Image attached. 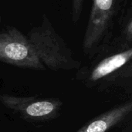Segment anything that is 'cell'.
<instances>
[{"mask_svg": "<svg viewBox=\"0 0 132 132\" xmlns=\"http://www.w3.org/2000/svg\"><path fill=\"white\" fill-rule=\"evenodd\" d=\"M26 36L46 69L69 71L80 68L81 63L74 57L72 50L56 31L47 15H43L41 23L32 28Z\"/></svg>", "mask_w": 132, "mask_h": 132, "instance_id": "1", "label": "cell"}, {"mask_svg": "<svg viewBox=\"0 0 132 132\" xmlns=\"http://www.w3.org/2000/svg\"><path fill=\"white\" fill-rule=\"evenodd\" d=\"M121 0H93L82 49L85 56L95 57L113 40V30Z\"/></svg>", "mask_w": 132, "mask_h": 132, "instance_id": "2", "label": "cell"}, {"mask_svg": "<svg viewBox=\"0 0 132 132\" xmlns=\"http://www.w3.org/2000/svg\"><path fill=\"white\" fill-rule=\"evenodd\" d=\"M0 62L23 69L46 70L27 36L12 26H6L0 31Z\"/></svg>", "mask_w": 132, "mask_h": 132, "instance_id": "3", "label": "cell"}, {"mask_svg": "<svg viewBox=\"0 0 132 132\" xmlns=\"http://www.w3.org/2000/svg\"><path fill=\"white\" fill-rule=\"evenodd\" d=\"M0 104L22 119L31 123L46 122L56 118L63 106L58 98H40L0 94Z\"/></svg>", "mask_w": 132, "mask_h": 132, "instance_id": "4", "label": "cell"}, {"mask_svg": "<svg viewBox=\"0 0 132 132\" xmlns=\"http://www.w3.org/2000/svg\"><path fill=\"white\" fill-rule=\"evenodd\" d=\"M114 52H110L108 55L107 51L104 50L97 55L103 56L102 58L97 56V61L90 67H84L81 68L76 78L82 80L88 87H92L102 80L116 76L121 70H124L128 65H131L132 59L131 46H126L121 45L118 41Z\"/></svg>", "mask_w": 132, "mask_h": 132, "instance_id": "5", "label": "cell"}, {"mask_svg": "<svg viewBox=\"0 0 132 132\" xmlns=\"http://www.w3.org/2000/svg\"><path fill=\"white\" fill-rule=\"evenodd\" d=\"M131 111V101L124 102L89 121L76 132H108L125 121Z\"/></svg>", "mask_w": 132, "mask_h": 132, "instance_id": "6", "label": "cell"}, {"mask_svg": "<svg viewBox=\"0 0 132 132\" xmlns=\"http://www.w3.org/2000/svg\"><path fill=\"white\" fill-rule=\"evenodd\" d=\"M122 20L121 21V36L120 39L122 43L126 44L128 46H131L132 43V18L131 9L128 10V14L122 17Z\"/></svg>", "mask_w": 132, "mask_h": 132, "instance_id": "7", "label": "cell"}, {"mask_svg": "<svg viewBox=\"0 0 132 132\" xmlns=\"http://www.w3.org/2000/svg\"><path fill=\"white\" fill-rule=\"evenodd\" d=\"M84 0H72V19L77 22L81 16Z\"/></svg>", "mask_w": 132, "mask_h": 132, "instance_id": "8", "label": "cell"}, {"mask_svg": "<svg viewBox=\"0 0 132 132\" xmlns=\"http://www.w3.org/2000/svg\"><path fill=\"white\" fill-rule=\"evenodd\" d=\"M2 22V16H1V12H0V22Z\"/></svg>", "mask_w": 132, "mask_h": 132, "instance_id": "9", "label": "cell"}]
</instances>
